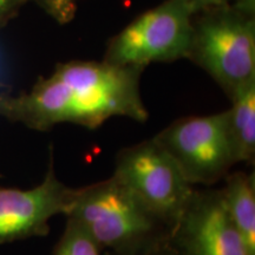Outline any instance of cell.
I'll return each mask as SVG.
<instances>
[{"instance_id": "cell-12", "label": "cell", "mask_w": 255, "mask_h": 255, "mask_svg": "<svg viewBox=\"0 0 255 255\" xmlns=\"http://www.w3.org/2000/svg\"><path fill=\"white\" fill-rule=\"evenodd\" d=\"M38 4L58 24H68L75 18L76 0H39Z\"/></svg>"}, {"instance_id": "cell-13", "label": "cell", "mask_w": 255, "mask_h": 255, "mask_svg": "<svg viewBox=\"0 0 255 255\" xmlns=\"http://www.w3.org/2000/svg\"><path fill=\"white\" fill-rule=\"evenodd\" d=\"M28 0H0V28L14 18L19 9Z\"/></svg>"}, {"instance_id": "cell-8", "label": "cell", "mask_w": 255, "mask_h": 255, "mask_svg": "<svg viewBox=\"0 0 255 255\" xmlns=\"http://www.w3.org/2000/svg\"><path fill=\"white\" fill-rule=\"evenodd\" d=\"M170 239L177 255H252L226 212L220 189H195Z\"/></svg>"}, {"instance_id": "cell-16", "label": "cell", "mask_w": 255, "mask_h": 255, "mask_svg": "<svg viewBox=\"0 0 255 255\" xmlns=\"http://www.w3.org/2000/svg\"><path fill=\"white\" fill-rule=\"evenodd\" d=\"M6 95H7V92H5L4 90H2V85L0 84V101H1Z\"/></svg>"}, {"instance_id": "cell-2", "label": "cell", "mask_w": 255, "mask_h": 255, "mask_svg": "<svg viewBox=\"0 0 255 255\" xmlns=\"http://www.w3.org/2000/svg\"><path fill=\"white\" fill-rule=\"evenodd\" d=\"M65 216L111 255H141L171 237L167 226L113 175L75 188Z\"/></svg>"}, {"instance_id": "cell-7", "label": "cell", "mask_w": 255, "mask_h": 255, "mask_svg": "<svg viewBox=\"0 0 255 255\" xmlns=\"http://www.w3.org/2000/svg\"><path fill=\"white\" fill-rule=\"evenodd\" d=\"M75 188L64 184L53 167L52 152L43 181L30 189L0 188V245L45 237L50 221L68 214Z\"/></svg>"}, {"instance_id": "cell-9", "label": "cell", "mask_w": 255, "mask_h": 255, "mask_svg": "<svg viewBox=\"0 0 255 255\" xmlns=\"http://www.w3.org/2000/svg\"><path fill=\"white\" fill-rule=\"evenodd\" d=\"M223 205L242 240L255 255V173L231 171L220 188Z\"/></svg>"}, {"instance_id": "cell-5", "label": "cell", "mask_w": 255, "mask_h": 255, "mask_svg": "<svg viewBox=\"0 0 255 255\" xmlns=\"http://www.w3.org/2000/svg\"><path fill=\"white\" fill-rule=\"evenodd\" d=\"M193 18L182 0H165L116 34L108 44L103 62L144 69L155 62L187 58Z\"/></svg>"}, {"instance_id": "cell-3", "label": "cell", "mask_w": 255, "mask_h": 255, "mask_svg": "<svg viewBox=\"0 0 255 255\" xmlns=\"http://www.w3.org/2000/svg\"><path fill=\"white\" fill-rule=\"evenodd\" d=\"M187 58L229 100L255 82V0H235L194 15Z\"/></svg>"}, {"instance_id": "cell-14", "label": "cell", "mask_w": 255, "mask_h": 255, "mask_svg": "<svg viewBox=\"0 0 255 255\" xmlns=\"http://www.w3.org/2000/svg\"><path fill=\"white\" fill-rule=\"evenodd\" d=\"M182 1L187 6V8L189 9L190 13L195 15L208 8L229 4V2L235 1V0H182Z\"/></svg>"}, {"instance_id": "cell-4", "label": "cell", "mask_w": 255, "mask_h": 255, "mask_svg": "<svg viewBox=\"0 0 255 255\" xmlns=\"http://www.w3.org/2000/svg\"><path fill=\"white\" fill-rule=\"evenodd\" d=\"M115 176L173 233L195 189L152 137L117 154Z\"/></svg>"}, {"instance_id": "cell-17", "label": "cell", "mask_w": 255, "mask_h": 255, "mask_svg": "<svg viewBox=\"0 0 255 255\" xmlns=\"http://www.w3.org/2000/svg\"><path fill=\"white\" fill-rule=\"evenodd\" d=\"M34 1H37V2H39V0H34Z\"/></svg>"}, {"instance_id": "cell-1", "label": "cell", "mask_w": 255, "mask_h": 255, "mask_svg": "<svg viewBox=\"0 0 255 255\" xmlns=\"http://www.w3.org/2000/svg\"><path fill=\"white\" fill-rule=\"evenodd\" d=\"M143 70L84 60L58 64L30 91L6 95L0 116L37 131L62 123L96 129L111 117L145 122L148 110L139 90Z\"/></svg>"}, {"instance_id": "cell-10", "label": "cell", "mask_w": 255, "mask_h": 255, "mask_svg": "<svg viewBox=\"0 0 255 255\" xmlns=\"http://www.w3.org/2000/svg\"><path fill=\"white\" fill-rule=\"evenodd\" d=\"M227 113L228 132L238 163L254 165L255 161V82L231 98Z\"/></svg>"}, {"instance_id": "cell-15", "label": "cell", "mask_w": 255, "mask_h": 255, "mask_svg": "<svg viewBox=\"0 0 255 255\" xmlns=\"http://www.w3.org/2000/svg\"><path fill=\"white\" fill-rule=\"evenodd\" d=\"M141 255H177V253L175 251L173 244H171V239L169 238L168 240L159 244L158 246L151 248L150 251L145 252Z\"/></svg>"}, {"instance_id": "cell-6", "label": "cell", "mask_w": 255, "mask_h": 255, "mask_svg": "<svg viewBox=\"0 0 255 255\" xmlns=\"http://www.w3.org/2000/svg\"><path fill=\"white\" fill-rule=\"evenodd\" d=\"M154 138L173 157L193 187H210L223 181L238 164L226 111L182 117Z\"/></svg>"}, {"instance_id": "cell-11", "label": "cell", "mask_w": 255, "mask_h": 255, "mask_svg": "<svg viewBox=\"0 0 255 255\" xmlns=\"http://www.w3.org/2000/svg\"><path fill=\"white\" fill-rule=\"evenodd\" d=\"M53 255H103V251L77 223L66 219L65 229Z\"/></svg>"}]
</instances>
